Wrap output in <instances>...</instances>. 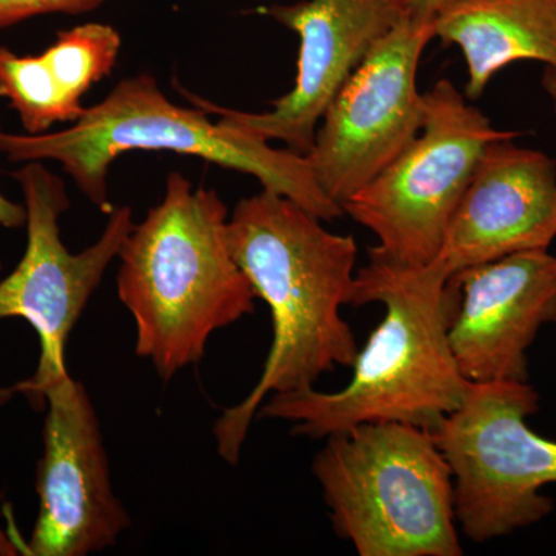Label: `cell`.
<instances>
[{"mask_svg":"<svg viewBox=\"0 0 556 556\" xmlns=\"http://www.w3.org/2000/svg\"><path fill=\"white\" fill-rule=\"evenodd\" d=\"M287 197L262 189L228 219L230 252L270 311L273 343L257 386L214 426L219 457L237 466L260 405L305 390L336 367H353L357 342L340 314L350 305L357 244Z\"/></svg>","mask_w":556,"mask_h":556,"instance_id":"cell-1","label":"cell"},{"mask_svg":"<svg viewBox=\"0 0 556 556\" xmlns=\"http://www.w3.org/2000/svg\"><path fill=\"white\" fill-rule=\"evenodd\" d=\"M456 292L437 262L408 265L368 249L354 277L350 305L380 303L386 316L358 351L342 390L270 394L257 419L292 424L294 437L325 439L361 424L401 422L433 431L463 405L471 382L448 342Z\"/></svg>","mask_w":556,"mask_h":556,"instance_id":"cell-2","label":"cell"},{"mask_svg":"<svg viewBox=\"0 0 556 556\" xmlns=\"http://www.w3.org/2000/svg\"><path fill=\"white\" fill-rule=\"evenodd\" d=\"M228 219L217 190L170 172L163 199L119 249L116 287L135 321V353L160 379L199 364L214 332L254 314L257 298L230 252Z\"/></svg>","mask_w":556,"mask_h":556,"instance_id":"cell-3","label":"cell"},{"mask_svg":"<svg viewBox=\"0 0 556 556\" xmlns=\"http://www.w3.org/2000/svg\"><path fill=\"white\" fill-rule=\"evenodd\" d=\"M135 150L195 156L257 179L262 189L287 197L332 222L343 215L318 186L305 155L277 149L257 135L208 118L206 110L175 104L150 73L119 80L108 97L70 127L42 135L0 131V153L13 163L53 161L79 192L104 214L112 212L109 172L119 155Z\"/></svg>","mask_w":556,"mask_h":556,"instance_id":"cell-4","label":"cell"},{"mask_svg":"<svg viewBox=\"0 0 556 556\" xmlns=\"http://www.w3.org/2000/svg\"><path fill=\"white\" fill-rule=\"evenodd\" d=\"M332 529L361 556H460L452 468L433 433L361 424L313 460Z\"/></svg>","mask_w":556,"mask_h":556,"instance_id":"cell-5","label":"cell"},{"mask_svg":"<svg viewBox=\"0 0 556 556\" xmlns=\"http://www.w3.org/2000/svg\"><path fill=\"white\" fill-rule=\"evenodd\" d=\"M519 131L493 127L448 79L424 93L419 135L393 163L342 204L348 215L375 233L388 257L408 265L437 258L453 212L492 142Z\"/></svg>","mask_w":556,"mask_h":556,"instance_id":"cell-6","label":"cell"},{"mask_svg":"<svg viewBox=\"0 0 556 556\" xmlns=\"http://www.w3.org/2000/svg\"><path fill=\"white\" fill-rule=\"evenodd\" d=\"M540 407L529 382L471 383L463 405L431 433L453 473L455 515L475 543L511 535L554 510L556 442L526 419Z\"/></svg>","mask_w":556,"mask_h":556,"instance_id":"cell-7","label":"cell"},{"mask_svg":"<svg viewBox=\"0 0 556 556\" xmlns=\"http://www.w3.org/2000/svg\"><path fill=\"white\" fill-rule=\"evenodd\" d=\"M13 178L27 208V247L13 273L0 280V320H27L38 332L40 356L35 375L0 390V402L24 394L31 404L43 383L67 371L70 332L135 223L129 206L113 207L100 239L73 254L61 237L60 219L70 207L64 179L42 161L22 164Z\"/></svg>","mask_w":556,"mask_h":556,"instance_id":"cell-8","label":"cell"},{"mask_svg":"<svg viewBox=\"0 0 556 556\" xmlns=\"http://www.w3.org/2000/svg\"><path fill=\"white\" fill-rule=\"evenodd\" d=\"M434 17L405 13L369 51L318 124L305 156L318 186L340 207L422 129L417 70L424 50L437 38Z\"/></svg>","mask_w":556,"mask_h":556,"instance_id":"cell-9","label":"cell"},{"mask_svg":"<svg viewBox=\"0 0 556 556\" xmlns=\"http://www.w3.org/2000/svg\"><path fill=\"white\" fill-rule=\"evenodd\" d=\"M31 405L47 407V416L36 473L38 519L22 554L87 556L115 546L131 519L113 492L100 419L86 387L61 372L40 387Z\"/></svg>","mask_w":556,"mask_h":556,"instance_id":"cell-10","label":"cell"},{"mask_svg":"<svg viewBox=\"0 0 556 556\" xmlns=\"http://www.w3.org/2000/svg\"><path fill=\"white\" fill-rule=\"evenodd\" d=\"M262 11L299 36L294 87L262 113L222 108L185 89L179 93L223 123L306 155L328 105L405 13L397 0H303Z\"/></svg>","mask_w":556,"mask_h":556,"instance_id":"cell-11","label":"cell"},{"mask_svg":"<svg viewBox=\"0 0 556 556\" xmlns=\"http://www.w3.org/2000/svg\"><path fill=\"white\" fill-rule=\"evenodd\" d=\"M456 300L448 342L471 383L529 382L527 350L556 324V255L517 252L450 277Z\"/></svg>","mask_w":556,"mask_h":556,"instance_id":"cell-12","label":"cell"},{"mask_svg":"<svg viewBox=\"0 0 556 556\" xmlns=\"http://www.w3.org/2000/svg\"><path fill=\"white\" fill-rule=\"evenodd\" d=\"M556 237V164L515 139L492 142L453 212L437 262L450 277Z\"/></svg>","mask_w":556,"mask_h":556,"instance_id":"cell-13","label":"cell"},{"mask_svg":"<svg viewBox=\"0 0 556 556\" xmlns=\"http://www.w3.org/2000/svg\"><path fill=\"white\" fill-rule=\"evenodd\" d=\"M434 36L459 47L466 97L478 100L515 62L556 65V0H450L434 17Z\"/></svg>","mask_w":556,"mask_h":556,"instance_id":"cell-14","label":"cell"},{"mask_svg":"<svg viewBox=\"0 0 556 556\" xmlns=\"http://www.w3.org/2000/svg\"><path fill=\"white\" fill-rule=\"evenodd\" d=\"M121 47L123 39L115 27L87 22L58 33L40 56L65 101L83 115L86 109L83 98L91 87L112 75Z\"/></svg>","mask_w":556,"mask_h":556,"instance_id":"cell-15","label":"cell"},{"mask_svg":"<svg viewBox=\"0 0 556 556\" xmlns=\"http://www.w3.org/2000/svg\"><path fill=\"white\" fill-rule=\"evenodd\" d=\"M0 98L17 113L24 134L42 135L80 113L65 101L40 54H17L0 46Z\"/></svg>","mask_w":556,"mask_h":556,"instance_id":"cell-16","label":"cell"},{"mask_svg":"<svg viewBox=\"0 0 556 556\" xmlns=\"http://www.w3.org/2000/svg\"><path fill=\"white\" fill-rule=\"evenodd\" d=\"M108 0H0V28L50 14H83Z\"/></svg>","mask_w":556,"mask_h":556,"instance_id":"cell-17","label":"cell"},{"mask_svg":"<svg viewBox=\"0 0 556 556\" xmlns=\"http://www.w3.org/2000/svg\"><path fill=\"white\" fill-rule=\"evenodd\" d=\"M2 123H0V131H2ZM27 225V208L24 201L16 203L3 195L0 190V228L21 229Z\"/></svg>","mask_w":556,"mask_h":556,"instance_id":"cell-18","label":"cell"},{"mask_svg":"<svg viewBox=\"0 0 556 556\" xmlns=\"http://www.w3.org/2000/svg\"><path fill=\"white\" fill-rule=\"evenodd\" d=\"M448 2L450 0H397L404 13L427 14V16H437L438 11Z\"/></svg>","mask_w":556,"mask_h":556,"instance_id":"cell-19","label":"cell"},{"mask_svg":"<svg viewBox=\"0 0 556 556\" xmlns=\"http://www.w3.org/2000/svg\"><path fill=\"white\" fill-rule=\"evenodd\" d=\"M543 87L546 90L547 97L551 98L552 108L556 115V65H548L544 70Z\"/></svg>","mask_w":556,"mask_h":556,"instance_id":"cell-20","label":"cell"},{"mask_svg":"<svg viewBox=\"0 0 556 556\" xmlns=\"http://www.w3.org/2000/svg\"><path fill=\"white\" fill-rule=\"evenodd\" d=\"M20 554H22L20 544L0 526V556H16Z\"/></svg>","mask_w":556,"mask_h":556,"instance_id":"cell-21","label":"cell"}]
</instances>
